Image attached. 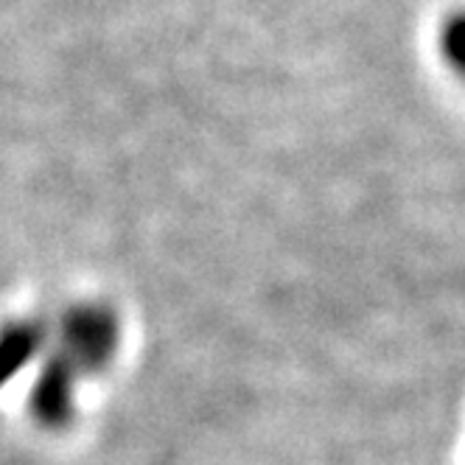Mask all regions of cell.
I'll list each match as a JSON object with an SVG mask.
<instances>
[{"mask_svg": "<svg viewBox=\"0 0 465 465\" xmlns=\"http://www.w3.org/2000/svg\"><path fill=\"white\" fill-rule=\"evenodd\" d=\"M440 51L449 68L465 82V12L451 15L440 28Z\"/></svg>", "mask_w": 465, "mask_h": 465, "instance_id": "6da1fadb", "label": "cell"}]
</instances>
